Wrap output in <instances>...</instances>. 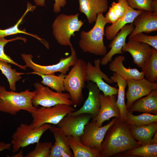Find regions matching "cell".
<instances>
[{
	"label": "cell",
	"mask_w": 157,
	"mask_h": 157,
	"mask_svg": "<svg viewBox=\"0 0 157 157\" xmlns=\"http://www.w3.org/2000/svg\"><path fill=\"white\" fill-rule=\"evenodd\" d=\"M117 118H113L108 124L101 127L97 126L95 121L88 122L85 126L83 133L80 137L81 143L88 147L98 149L100 151L101 144L107 131Z\"/></svg>",
	"instance_id": "cell-11"
},
{
	"label": "cell",
	"mask_w": 157,
	"mask_h": 157,
	"mask_svg": "<svg viewBox=\"0 0 157 157\" xmlns=\"http://www.w3.org/2000/svg\"><path fill=\"white\" fill-rule=\"evenodd\" d=\"M141 68L146 79L152 83L157 81V50L152 47L150 56Z\"/></svg>",
	"instance_id": "cell-30"
},
{
	"label": "cell",
	"mask_w": 157,
	"mask_h": 157,
	"mask_svg": "<svg viewBox=\"0 0 157 157\" xmlns=\"http://www.w3.org/2000/svg\"><path fill=\"white\" fill-rule=\"evenodd\" d=\"M132 113L128 111L126 114L125 122L129 125L140 126L157 122V115L144 113L140 115H135Z\"/></svg>",
	"instance_id": "cell-31"
},
{
	"label": "cell",
	"mask_w": 157,
	"mask_h": 157,
	"mask_svg": "<svg viewBox=\"0 0 157 157\" xmlns=\"http://www.w3.org/2000/svg\"><path fill=\"white\" fill-rule=\"evenodd\" d=\"M79 14L70 15L62 14L54 20L52 25L53 35L58 42L63 46H69L72 36L74 33L79 31L83 25L84 21L79 20Z\"/></svg>",
	"instance_id": "cell-5"
},
{
	"label": "cell",
	"mask_w": 157,
	"mask_h": 157,
	"mask_svg": "<svg viewBox=\"0 0 157 157\" xmlns=\"http://www.w3.org/2000/svg\"><path fill=\"white\" fill-rule=\"evenodd\" d=\"M128 88L126 93L128 110L132 104L139 98L147 96L154 90H157V83H152L144 78L140 80L130 79L126 80Z\"/></svg>",
	"instance_id": "cell-13"
},
{
	"label": "cell",
	"mask_w": 157,
	"mask_h": 157,
	"mask_svg": "<svg viewBox=\"0 0 157 157\" xmlns=\"http://www.w3.org/2000/svg\"><path fill=\"white\" fill-rule=\"evenodd\" d=\"M36 7V6H33L28 2L26 11L15 25L5 29H1L0 28V38H4L8 36L19 33H23L29 35L39 40L47 49H49V43L46 40L40 38L36 35L33 34L26 32L25 29L22 30L19 28V25L21 23L26 15L28 12L33 11L35 9Z\"/></svg>",
	"instance_id": "cell-28"
},
{
	"label": "cell",
	"mask_w": 157,
	"mask_h": 157,
	"mask_svg": "<svg viewBox=\"0 0 157 157\" xmlns=\"http://www.w3.org/2000/svg\"><path fill=\"white\" fill-rule=\"evenodd\" d=\"M125 0L129 6L134 9L152 12L150 5L152 0Z\"/></svg>",
	"instance_id": "cell-37"
},
{
	"label": "cell",
	"mask_w": 157,
	"mask_h": 157,
	"mask_svg": "<svg viewBox=\"0 0 157 157\" xmlns=\"http://www.w3.org/2000/svg\"><path fill=\"white\" fill-rule=\"evenodd\" d=\"M17 40H21L24 42H26L27 40L26 38L21 37H17L12 39L7 40L4 38H0V60L4 61L10 64L17 66L21 69L26 70L27 66L20 65L15 62L8 56L6 55L4 51V47L8 42H12Z\"/></svg>",
	"instance_id": "cell-34"
},
{
	"label": "cell",
	"mask_w": 157,
	"mask_h": 157,
	"mask_svg": "<svg viewBox=\"0 0 157 157\" xmlns=\"http://www.w3.org/2000/svg\"><path fill=\"white\" fill-rule=\"evenodd\" d=\"M92 118V115L87 113L76 116L67 115L57 125L67 136L80 137L83 133L85 126Z\"/></svg>",
	"instance_id": "cell-12"
},
{
	"label": "cell",
	"mask_w": 157,
	"mask_h": 157,
	"mask_svg": "<svg viewBox=\"0 0 157 157\" xmlns=\"http://www.w3.org/2000/svg\"><path fill=\"white\" fill-rule=\"evenodd\" d=\"M87 82V88L88 90V94L83 106L78 110L67 115L76 116L82 113H87L92 115V119L98 115L100 108V90L95 83L90 81Z\"/></svg>",
	"instance_id": "cell-14"
},
{
	"label": "cell",
	"mask_w": 157,
	"mask_h": 157,
	"mask_svg": "<svg viewBox=\"0 0 157 157\" xmlns=\"http://www.w3.org/2000/svg\"><path fill=\"white\" fill-rule=\"evenodd\" d=\"M113 2L107 13L105 20L106 23L113 24L123 17L128 12L130 6L125 0H117Z\"/></svg>",
	"instance_id": "cell-29"
},
{
	"label": "cell",
	"mask_w": 157,
	"mask_h": 157,
	"mask_svg": "<svg viewBox=\"0 0 157 157\" xmlns=\"http://www.w3.org/2000/svg\"><path fill=\"white\" fill-rule=\"evenodd\" d=\"M36 93L32 100L33 105L38 108L39 106L50 107L58 104H63L71 106L73 103L68 93L54 92L42 83L35 82L33 84Z\"/></svg>",
	"instance_id": "cell-9"
},
{
	"label": "cell",
	"mask_w": 157,
	"mask_h": 157,
	"mask_svg": "<svg viewBox=\"0 0 157 157\" xmlns=\"http://www.w3.org/2000/svg\"><path fill=\"white\" fill-rule=\"evenodd\" d=\"M110 78L114 83H116L118 87L116 105L119 110L120 119L125 122L128 111L125 101V89L127 85L126 80L115 72L110 76Z\"/></svg>",
	"instance_id": "cell-27"
},
{
	"label": "cell",
	"mask_w": 157,
	"mask_h": 157,
	"mask_svg": "<svg viewBox=\"0 0 157 157\" xmlns=\"http://www.w3.org/2000/svg\"><path fill=\"white\" fill-rule=\"evenodd\" d=\"M127 110L132 113L137 111L157 115V90L136 100Z\"/></svg>",
	"instance_id": "cell-22"
},
{
	"label": "cell",
	"mask_w": 157,
	"mask_h": 157,
	"mask_svg": "<svg viewBox=\"0 0 157 157\" xmlns=\"http://www.w3.org/2000/svg\"><path fill=\"white\" fill-rule=\"evenodd\" d=\"M75 110L71 106L63 104L50 107H38L30 113L33 119L31 124L34 128L45 124H57L65 116Z\"/></svg>",
	"instance_id": "cell-8"
},
{
	"label": "cell",
	"mask_w": 157,
	"mask_h": 157,
	"mask_svg": "<svg viewBox=\"0 0 157 157\" xmlns=\"http://www.w3.org/2000/svg\"><path fill=\"white\" fill-rule=\"evenodd\" d=\"M121 153L126 157H157V132L153 137L149 143L141 145Z\"/></svg>",
	"instance_id": "cell-26"
},
{
	"label": "cell",
	"mask_w": 157,
	"mask_h": 157,
	"mask_svg": "<svg viewBox=\"0 0 157 157\" xmlns=\"http://www.w3.org/2000/svg\"><path fill=\"white\" fill-rule=\"evenodd\" d=\"M123 55L119 56L112 60L109 65V69L119 74L125 80L130 79L140 80L144 78V74L141 71L140 72L136 68H126L123 62L126 60Z\"/></svg>",
	"instance_id": "cell-21"
},
{
	"label": "cell",
	"mask_w": 157,
	"mask_h": 157,
	"mask_svg": "<svg viewBox=\"0 0 157 157\" xmlns=\"http://www.w3.org/2000/svg\"><path fill=\"white\" fill-rule=\"evenodd\" d=\"M54 125H51L49 129L55 139V143L51 149L50 157H74L67 136Z\"/></svg>",
	"instance_id": "cell-19"
},
{
	"label": "cell",
	"mask_w": 157,
	"mask_h": 157,
	"mask_svg": "<svg viewBox=\"0 0 157 157\" xmlns=\"http://www.w3.org/2000/svg\"><path fill=\"white\" fill-rule=\"evenodd\" d=\"M148 44L157 50V35H149L143 32L137 33L129 39Z\"/></svg>",
	"instance_id": "cell-36"
},
{
	"label": "cell",
	"mask_w": 157,
	"mask_h": 157,
	"mask_svg": "<svg viewBox=\"0 0 157 157\" xmlns=\"http://www.w3.org/2000/svg\"><path fill=\"white\" fill-rule=\"evenodd\" d=\"M69 46L71 51V55L65 58H61L58 63L51 65H42L35 63L32 60L33 56L30 54L22 53L21 55L27 67L34 70V72L29 73L37 75L49 74L59 72L66 74L70 67L73 66L78 59L76 52L72 43Z\"/></svg>",
	"instance_id": "cell-7"
},
{
	"label": "cell",
	"mask_w": 157,
	"mask_h": 157,
	"mask_svg": "<svg viewBox=\"0 0 157 157\" xmlns=\"http://www.w3.org/2000/svg\"><path fill=\"white\" fill-rule=\"evenodd\" d=\"M37 6H43L45 5V0H33ZM55 3L53 6V11L58 13L61 11V8H63L67 3L66 0H54Z\"/></svg>",
	"instance_id": "cell-38"
},
{
	"label": "cell",
	"mask_w": 157,
	"mask_h": 157,
	"mask_svg": "<svg viewBox=\"0 0 157 157\" xmlns=\"http://www.w3.org/2000/svg\"><path fill=\"white\" fill-rule=\"evenodd\" d=\"M150 7L152 12L157 13V0H152Z\"/></svg>",
	"instance_id": "cell-40"
},
{
	"label": "cell",
	"mask_w": 157,
	"mask_h": 157,
	"mask_svg": "<svg viewBox=\"0 0 157 157\" xmlns=\"http://www.w3.org/2000/svg\"><path fill=\"white\" fill-rule=\"evenodd\" d=\"M36 93L35 90L31 92L29 89L19 92L9 91L5 87L0 85V112L15 115L23 110L31 113L37 108L32 102Z\"/></svg>",
	"instance_id": "cell-2"
},
{
	"label": "cell",
	"mask_w": 157,
	"mask_h": 157,
	"mask_svg": "<svg viewBox=\"0 0 157 157\" xmlns=\"http://www.w3.org/2000/svg\"><path fill=\"white\" fill-rule=\"evenodd\" d=\"M152 47L147 44L135 41H129L122 49L124 53L129 52L133 58V62L138 67L141 68L144 62L150 56Z\"/></svg>",
	"instance_id": "cell-17"
},
{
	"label": "cell",
	"mask_w": 157,
	"mask_h": 157,
	"mask_svg": "<svg viewBox=\"0 0 157 157\" xmlns=\"http://www.w3.org/2000/svg\"><path fill=\"white\" fill-rule=\"evenodd\" d=\"M86 72V63L78 58L64 79L65 91L70 95L75 107L80 105L83 100L82 90L85 85Z\"/></svg>",
	"instance_id": "cell-4"
},
{
	"label": "cell",
	"mask_w": 157,
	"mask_h": 157,
	"mask_svg": "<svg viewBox=\"0 0 157 157\" xmlns=\"http://www.w3.org/2000/svg\"><path fill=\"white\" fill-rule=\"evenodd\" d=\"M42 80V84L50 88L56 92L61 93L65 91L64 81L66 74H60L58 76L54 74H38Z\"/></svg>",
	"instance_id": "cell-33"
},
{
	"label": "cell",
	"mask_w": 157,
	"mask_h": 157,
	"mask_svg": "<svg viewBox=\"0 0 157 157\" xmlns=\"http://www.w3.org/2000/svg\"><path fill=\"white\" fill-rule=\"evenodd\" d=\"M11 143H6L0 141V152L6 149H10L11 147Z\"/></svg>",
	"instance_id": "cell-39"
},
{
	"label": "cell",
	"mask_w": 157,
	"mask_h": 157,
	"mask_svg": "<svg viewBox=\"0 0 157 157\" xmlns=\"http://www.w3.org/2000/svg\"><path fill=\"white\" fill-rule=\"evenodd\" d=\"M74 157H101L100 150L92 148L81 143L80 137L67 136Z\"/></svg>",
	"instance_id": "cell-25"
},
{
	"label": "cell",
	"mask_w": 157,
	"mask_h": 157,
	"mask_svg": "<svg viewBox=\"0 0 157 157\" xmlns=\"http://www.w3.org/2000/svg\"><path fill=\"white\" fill-rule=\"evenodd\" d=\"M134 28L129 39L136 34L143 32L147 34L157 31V13L142 10L134 19Z\"/></svg>",
	"instance_id": "cell-18"
},
{
	"label": "cell",
	"mask_w": 157,
	"mask_h": 157,
	"mask_svg": "<svg viewBox=\"0 0 157 157\" xmlns=\"http://www.w3.org/2000/svg\"><path fill=\"white\" fill-rule=\"evenodd\" d=\"M129 126L132 136L141 145L150 142L154 135L157 132V122L140 126Z\"/></svg>",
	"instance_id": "cell-24"
},
{
	"label": "cell",
	"mask_w": 157,
	"mask_h": 157,
	"mask_svg": "<svg viewBox=\"0 0 157 157\" xmlns=\"http://www.w3.org/2000/svg\"><path fill=\"white\" fill-rule=\"evenodd\" d=\"M141 11V10H136L130 7L128 12L123 17L105 28L104 35L106 39L111 40L123 26L127 24L133 23L134 19Z\"/></svg>",
	"instance_id": "cell-23"
},
{
	"label": "cell",
	"mask_w": 157,
	"mask_h": 157,
	"mask_svg": "<svg viewBox=\"0 0 157 157\" xmlns=\"http://www.w3.org/2000/svg\"><path fill=\"white\" fill-rule=\"evenodd\" d=\"M101 144V157H108L141 145L132 136L129 125L120 118L108 129Z\"/></svg>",
	"instance_id": "cell-1"
},
{
	"label": "cell",
	"mask_w": 157,
	"mask_h": 157,
	"mask_svg": "<svg viewBox=\"0 0 157 157\" xmlns=\"http://www.w3.org/2000/svg\"><path fill=\"white\" fill-rule=\"evenodd\" d=\"M10 64L0 60V70L6 77L9 83L10 89L15 91L16 89V82L21 79V75L25 73L17 72L15 69L12 68V66Z\"/></svg>",
	"instance_id": "cell-32"
},
{
	"label": "cell",
	"mask_w": 157,
	"mask_h": 157,
	"mask_svg": "<svg viewBox=\"0 0 157 157\" xmlns=\"http://www.w3.org/2000/svg\"><path fill=\"white\" fill-rule=\"evenodd\" d=\"M100 108L97 116L92 120L96 122L98 127H101L103 123L112 117H120L119 110L116 105V95L105 97L103 94L99 95Z\"/></svg>",
	"instance_id": "cell-15"
},
{
	"label": "cell",
	"mask_w": 157,
	"mask_h": 157,
	"mask_svg": "<svg viewBox=\"0 0 157 157\" xmlns=\"http://www.w3.org/2000/svg\"><path fill=\"white\" fill-rule=\"evenodd\" d=\"M51 126L49 124H45L34 128L31 124L21 123L11 137L13 152L16 153L21 148L39 142L43 134L49 129Z\"/></svg>",
	"instance_id": "cell-6"
},
{
	"label": "cell",
	"mask_w": 157,
	"mask_h": 157,
	"mask_svg": "<svg viewBox=\"0 0 157 157\" xmlns=\"http://www.w3.org/2000/svg\"><path fill=\"white\" fill-rule=\"evenodd\" d=\"M15 157H24L22 154V151H20L19 153L17 154H16V155H15Z\"/></svg>",
	"instance_id": "cell-41"
},
{
	"label": "cell",
	"mask_w": 157,
	"mask_h": 157,
	"mask_svg": "<svg viewBox=\"0 0 157 157\" xmlns=\"http://www.w3.org/2000/svg\"><path fill=\"white\" fill-rule=\"evenodd\" d=\"M94 25L89 31H81L79 46L85 52L98 56H104L107 53V47L104 42L105 26L107 24L103 13L97 15Z\"/></svg>",
	"instance_id": "cell-3"
},
{
	"label": "cell",
	"mask_w": 157,
	"mask_h": 157,
	"mask_svg": "<svg viewBox=\"0 0 157 157\" xmlns=\"http://www.w3.org/2000/svg\"><path fill=\"white\" fill-rule=\"evenodd\" d=\"M78 1L80 12L85 15L90 24L95 22L98 13L106 12L108 8V0Z\"/></svg>",
	"instance_id": "cell-20"
},
{
	"label": "cell",
	"mask_w": 157,
	"mask_h": 157,
	"mask_svg": "<svg viewBox=\"0 0 157 157\" xmlns=\"http://www.w3.org/2000/svg\"><path fill=\"white\" fill-rule=\"evenodd\" d=\"M52 145L51 142L37 143L35 147L30 151L25 157H50L51 148Z\"/></svg>",
	"instance_id": "cell-35"
},
{
	"label": "cell",
	"mask_w": 157,
	"mask_h": 157,
	"mask_svg": "<svg viewBox=\"0 0 157 157\" xmlns=\"http://www.w3.org/2000/svg\"><path fill=\"white\" fill-rule=\"evenodd\" d=\"M134 28L133 22L126 24L120 30L108 45V47L110 49L101 59V65H106L112 60L113 56L117 54H123L122 48L126 43L127 37L131 33Z\"/></svg>",
	"instance_id": "cell-16"
},
{
	"label": "cell",
	"mask_w": 157,
	"mask_h": 157,
	"mask_svg": "<svg viewBox=\"0 0 157 157\" xmlns=\"http://www.w3.org/2000/svg\"><path fill=\"white\" fill-rule=\"evenodd\" d=\"M100 60V58L94 60V65L90 62L86 63L85 82L90 81L95 83L99 90L103 92L105 97L117 95L118 89L110 85L103 80L110 84L114 83L110 78L101 70Z\"/></svg>",
	"instance_id": "cell-10"
}]
</instances>
